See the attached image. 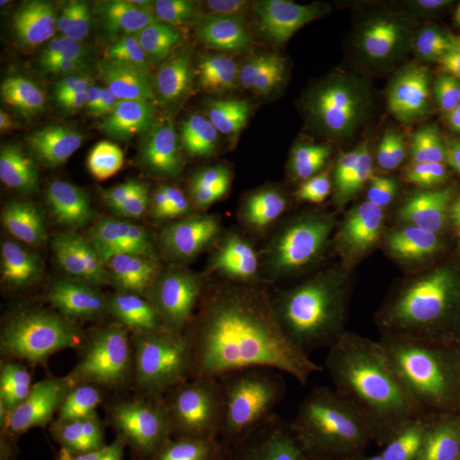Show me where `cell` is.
<instances>
[{
	"label": "cell",
	"mask_w": 460,
	"mask_h": 460,
	"mask_svg": "<svg viewBox=\"0 0 460 460\" xmlns=\"http://www.w3.org/2000/svg\"><path fill=\"white\" fill-rule=\"evenodd\" d=\"M292 8V3L283 0H237L230 5L234 26L257 39L275 35L287 27Z\"/></svg>",
	"instance_id": "obj_32"
},
{
	"label": "cell",
	"mask_w": 460,
	"mask_h": 460,
	"mask_svg": "<svg viewBox=\"0 0 460 460\" xmlns=\"http://www.w3.org/2000/svg\"><path fill=\"white\" fill-rule=\"evenodd\" d=\"M230 172V157L223 151L181 150L148 190L168 208L192 210L226 192Z\"/></svg>",
	"instance_id": "obj_10"
},
{
	"label": "cell",
	"mask_w": 460,
	"mask_h": 460,
	"mask_svg": "<svg viewBox=\"0 0 460 460\" xmlns=\"http://www.w3.org/2000/svg\"><path fill=\"white\" fill-rule=\"evenodd\" d=\"M154 41L163 57L201 53L235 31L226 9L214 11L199 2L154 3L145 12Z\"/></svg>",
	"instance_id": "obj_9"
},
{
	"label": "cell",
	"mask_w": 460,
	"mask_h": 460,
	"mask_svg": "<svg viewBox=\"0 0 460 460\" xmlns=\"http://www.w3.org/2000/svg\"><path fill=\"white\" fill-rule=\"evenodd\" d=\"M148 117L178 150L233 148L226 111L204 100L157 90L147 98Z\"/></svg>",
	"instance_id": "obj_8"
},
{
	"label": "cell",
	"mask_w": 460,
	"mask_h": 460,
	"mask_svg": "<svg viewBox=\"0 0 460 460\" xmlns=\"http://www.w3.org/2000/svg\"><path fill=\"white\" fill-rule=\"evenodd\" d=\"M271 199L275 222L286 234H314L325 223L329 199L304 172H287L272 187Z\"/></svg>",
	"instance_id": "obj_23"
},
{
	"label": "cell",
	"mask_w": 460,
	"mask_h": 460,
	"mask_svg": "<svg viewBox=\"0 0 460 460\" xmlns=\"http://www.w3.org/2000/svg\"><path fill=\"white\" fill-rule=\"evenodd\" d=\"M178 148L168 140L162 131L151 132V147L141 172V175L163 174L168 171L172 160L177 155Z\"/></svg>",
	"instance_id": "obj_45"
},
{
	"label": "cell",
	"mask_w": 460,
	"mask_h": 460,
	"mask_svg": "<svg viewBox=\"0 0 460 460\" xmlns=\"http://www.w3.org/2000/svg\"><path fill=\"white\" fill-rule=\"evenodd\" d=\"M160 86V90L204 100L226 111L222 84L211 68L205 51L181 57L162 75Z\"/></svg>",
	"instance_id": "obj_31"
},
{
	"label": "cell",
	"mask_w": 460,
	"mask_h": 460,
	"mask_svg": "<svg viewBox=\"0 0 460 460\" xmlns=\"http://www.w3.org/2000/svg\"><path fill=\"white\" fill-rule=\"evenodd\" d=\"M429 95L413 81H393L372 91L359 104L358 124L383 140L402 142L428 119Z\"/></svg>",
	"instance_id": "obj_18"
},
{
	"label": "cell",
	"mask_w": 460,
	"mask_h": 460,
	"mask_svg": "<svg viewBox=\"0 0 460 460\" xmlns=\"http://www.w3.org/2000/svg\"><path fill=\"white\" fill-rule=\"evenodd\" d=\"M253 311H255V304L252 296L241 280L230 293L228 325L239 330L252 329Z\"/></svg>",
	"instance_id": "obj_46"
},
{
	"label": "cell",
	"mask_w": 460,
	"mask_h": 460,
	"mask_svg": "<svg viewBox=\"0 0 460 460\" xmlns=\"http://www.w3.org/2000/svg\"><path fill=\"white\" fill-rule=\"evenodd\" d=\"M302 447L301 425L292 414L257 405L233 425L224 450L233 460H295Z\"/></svg>",
	"instance_id": "obj_13"
},
{
	"label": "cell",
	"mask_w": 460,
	"mask_h": 460,
	"mask_svg": "<svg viewBox=\"0 0 460 460\" xmlns=\"http://www.w3.org/2000/svg\"><path fill=\"white\" fill-rule=\"evenodd\" d=\"M211 68L228 93L247 89L269 65L271 51L260 39L247 33H230L205 51Z\"/></svg>",
	"instance_id": "obj_28"
},
{
	"label": "cell",
	"mask_w": 460,
	"mask_h": 460,
	"mask_svg": "<svg viewBox=\"0 0 460 460\" xmlns=\"http://www.w3.org/2000/svg\"><path fill=\"white\" fill-rule=\"evenodd\" d=\"M26 62L53 71L75 59L86 44L83 9L71 2L38 3L23 18L18 33Z\"/></svg>",
	"instance_id": "obj_7"
},
{
	"label": "cell",
	"mask_w": 460,
	"mask_h": 460,
	"mask_svg": "<svg viewBox=\"0 0 460 460\" xmlns=\"http://www.w3.org/2000/svg\"><path fill=\"white\" fill-rule=\"evenodd\" d=\"M131 155H129V164L133 171L140 172L142 166L146 162L148 151L151 147V132L140 127L131 137Z\"/></svg>",
	"instance_id": "obj_49"
},
{
	"label": "cell",
	"mask_w": 460,
	"mask_h": 460,
	"mask_svg": "<svg viewBox=\"0 0 460 460\" xmlns=\"http://www.w3.org/2000/svg\"><path fill=\"white\" fill-rule=\"evenodd\" d=\"M83 460H162V453L137 428L113 420H87L72 438Z\"/></svg>",
	"instance_id": "obj_25"
},
{
	"label": "cell",
	"mask_w": 460,
	"mask_h": 460,
	"mask_svg": "<svg viewBox=\"0 0 460 460\" xmlns=\"http://www.w3.org/2000/svg\"><path fill=\"white\" fill-rule=\"evenodd\" d=\"M140 128L132 114L104 113L93 118L83 131L84 148L131 138Z\"/></svg>",
	"instance_id": "obj_36"
},
{
	"label": "cell",
	"mask_w": 460,
	"mask_h": 460,
	"mask_svg": "<svg viewBox=\"0 0 460 460\" xmlns=\"http://www.w3.org/2000/svg\"><path fill=\"white\" fill-rule=\"evenodd\" d=\"M345 269L311 283L287 284L290 301L299 311H310L332 298L343 286Z\"/></svg>",
	"instance_id": "obj_39"
},
{
	"label": "cell",
	"mask_w": 460,
	"mask_h": 460,
	"mask_svg": "<svg viewBox=\"0 0 460 460\" xmlns=\"http://www.w3.org/2000/svg\"><path fill=\"white\" fill-rule=\"evenodd\" d=\"M78 375L84 394L109 420L137 429L162 423L164 408L135 358L111 349L87 350L78 362Z\"/></svg>",
	"instance_id": "obj_1"
},
{
	"label": "cell",
	"mask_w": 460,
	"mask_h": 460,
	"mask_svg": "<svg viewBox=\"0 0 460 460\" xmlns=\"http://www.w3.org/2000/svg\"><path fill=\"white\" fill-rule=\"evenodd\" d=\"M328 348L329 335L323 326L301 323L253 339L244 349L243 361L259 385L283 389L304 376Z\"/></svg>",
	"instance_id": "obj_2"
},
{
	"label": "cell",
	"mask_w": 460,
	"mask_h": 460,
	"mask_svg": "<svg viewBox=\"0 0 460 460\" xmlns=\"http://www.w3.org/2000/svg\"><path fill=\"white\" fill-rule=\"evenodd\" d=\"M214 246L222 255L244 265L263 266L274 247L268 205L252 181L238 183L226 193L211 228Z\"/></svg>",
	"instance_id": "obj_4"
},
{
	"label": "cell",
	"mask_w": 460,
	"mask_h": 460,
	"mask_svg": "<svg viewBox=\"0 0 460 460\" xmlns=\"http://www.w3.org/2000/svg\"><path fill=\"white\" fill-rule=\"evenodd\" d=\"M160 396L174 429L198 440L211 441L223 434L235 407L230 387L206 381H175Z\"/></svg>",
	"instance_id": "obj_12"
},
{
	"label": "cell",
	"mask_w": 460,
	"mask_h": 460,
	"mask_svg": "<svg viewBox=\"0 0 460 460\" xmlns=\"http://www.w3.org/2000/svg\"><path fill=\"white\" fill-rule=\"evenodd\" d=\"M429 310L428 296L420 288L411 284L389 287L370 302L368 329L380 341L394 343L420 326Z\"/></svg>",
	"instance_id": "obj_27"
},
{
	"label": "cell",
	"mask_w": 460,
	"mask_h": 460,
	"mask_svg": "<svg viewBox=\"0 0 460 460\" xmlns=\"http://www.w3.org/2000/svg\"><path fill=\"white\" fill-rule=\"evenodd\" d=\"M21 190L20 180L11 169L0 166V195L3 199L11 198Z\"/></svg>",
	"instance_id": "obj_50"
},
{
	"label": "cell",
	"mask_w": 460,
	"mask_h": 460,
	"mask_svg": "<svg viewBox=\"0 0 460 460\" xmlns=\"http://www.w3.org/2000/svg\"><path fill=\"white\" fill-rule=\"evenodd\" d=\"M313 180L326 198L357 201L370 187L376 157L358 148L321 151L313 159Z\"/></svg>",
	"instance_id": "obj_26"
},
{
	"label": "cell",
	"mask_w": 460,
	"mask_h": 460,
	"mask_svg": "<svg viewBox=\"0 0 460 460\" xmlns=\"http://www.w3.org/2000/svg\"><path fill=\"white\" fill-rule=\"evenodd\" d=\"M162 460H233L226 450H219L210 441L183 438L172 441L162 452Z\"/></svg>",
	"instance_id": "obj_42"
},
{
	"label": "cell",
	"mask_w": 460,
	"mask_h": 460,
	"mask_svg": "<svg viewBox=\"0 0 460 460\" xmlns=\"http://www.w3.org/2000/svg\"><path fill=\"white\" fill-rule=\"evenodd\" d=\"M242 281L247 287L255 304L252 329L278 323L286 316V305L270 284L255 278H246Z\"/></svg>",
	"instance_id": "obj_40"
},
{
	"label": "cell",
	"mask_w": 460,
	"mask_h": 460,
	"mask_svg": "<svg viewBox=\"0 0 460 460\" xmlns=\"http://www.w3.org/2000/svg\"><path fill=\"white\" fill-rule=\"evenodd\" d=\"M63 102L69 107L80 111H102L126 104L128 102V95L120 91L89 90L66 96Z\"/></svg>",
	"instance_id": "obj_44"
},
{
	"label": "cell",
	"mask_w": 460,
	"mask_h": 460,
	"mask_svg": "<svg viewBox=\"0 0 460 460\" xmlns=\"http://www.w3.org/2000/svg\"><path fill=\"white\" fill-rule=\"evenodd\" d=\"M210 277V272L195 270L157 286L154 290L157 305L172 317L175 316Z\"/></svg>",
	"instance_id": "obj_38"
},
{
	"label": "cell",
	"mask_w": 460,
	"mask_h": 460,
	"mask_svg": "<svg viewBox=\"0 0 460 460\" xmlns=\"http://www.w3.org/2000/svg\"><path fill=\"white\" fill-rule=\"evenodd\" d=\"M288 107L283 84L270 83L242 100L233 118V133L246 156L265 155L283 140Z\"/></svg>",
	"instance_id": "obj_20"
},
{
	"label": "cell",
	"mask_w": 460,
	"mask_h": 460,
	"mask_svg": "<svg viewBox=\"0 0 460 460\" xmlns=\"http://www.w3.org/2000/svg\"><path fill=\"white\" fill-rule=\"evenodd\" d=\"M226 304L222 281L211 274L204 286L190 296L183 308L172 319L189 328H208L213 325Z\"/></svg>",
	"instance_id": "obj_33"
},
{
	"label": "cell",
	"mask_w": 460,
	"mask_h": 460,
	"mask_svg": "<svg viewBox=\"0 0 460 460\" xmlns=\"http://www.w3.org/2000/svg\"><path fill=\"white\" fill-rule=\"evenodd\" d=\"M410 460H460V423L408 450Z\"/></svg>",
	"instance_id": "obj_41"
},
{
	"label": "cell",
	"mask_w": 460,
	"mask_h": 460,
	"mask_svg": "<svg viewBox=\"0 0 460 460\" xmlns=\"http://www.w3.org/2000/svg\"><path fill=\"white\" fill-rule=\"evenodd\" d=\"M186 247V229L177 217L162 211L145 215L131 237V252L147 271L164 268Z\"/></svg>",
	"instance_id": "obj_29"
},
{
	"label": "cell",
	"mask_w": 460,
	"mask_h": 460,
	"mask_svg": "<svg viewBox=\"0 0 460 460\" xmlns=\"http://www.w3.org/2000/svg\"><path fill=\"white\" fill-rule=\"evenodd\" d=\"M136 21L132 8L126 3L113 2V17L107 36L95 54L122 63L131 56L135 48Z\"/></svg>",
	"instance_id": "obj_34"
},
{
	"label": "cell",
	"mask_w": 460,
	"mask_h": 460,
	"mask_svg": "<svg viewBox=\"0 0 460 460\" xmlns=\"http://www.w3.org/2000/svg\"><path fill=\"white\" fill-rule=\"evenodd\" d=\"M405 395L413 407L434 410L460 399V323L441 332L408 371Z\"/></svg>",
	"instance_id": "obj_16"
},
{
	"label": "cell",
	"mask_w": 460,
	"mask_h": 460,
	"mask_svg": "<svg viewBox=\"0 0 460 460\" xmlns=\"http://www.w3.org/2000/svg\"><path fill=\"white\" fill-rule=\"evenodd\" d=\"M113 17V2L105 3L95 12L86 29V44L91 50L98 51L104 41Z\"/></svg>",
	"instance_id": "obj_48"
},
{
	"label": "cell",
	"mask_w": 460,
	"mask_h": 460,
	"mask_svg": "<svg viewBox=\"0 0 460 460\" xmlns=\"http://www.w3.org/2000/svg\"><path fill=\"white\" fill-rule=\"evenodd\" d=\"M5 153L38 172L62 168L68 146L56 126L35 114H17L3 123L0 129Z\"/></svg>",
	"instance_id": "obj_22"
},
{
	"label": "cell",
	"mask_w": 460,
	"mask_h": 460,
	"mask_svg": "<svg viewBox=\"0 0 460 460\" xmlns=\"http://www.w3.org/2000/svg\"><path fill=\"white\" fill-rule=\"evenodd\" d=\"M131 138L126 140L108 142V144L95 145L84 148L87 156L102 168L122 164L131 155Z\"/></svg>",
	"instance_id": "obj_47"
},
{
	"label": "cell",
	"mask_w": 460,
	"mask_h": 460,
	"mask_svg": "<svg viewBox=\"0 0 460 460\" xmlns=\"http://www.w3.org/2000/svg\"><path fill=\"white\" fill-rule=\"evenodd\" d=\"M374 3L366 0H313L308 9L316 23L359 25L370 17Z\"/></svg>",
	"instance_id": "obj_37"
},
{
	"label": "cell",
	"mask_w": 460,
	"mask_h": 460,
	"mask_svg": "<svg viewBox=\"0 0 460 460\" xmlns=\"http://www.w3.org/2000/svg\"><path fill=\"white\" fill-rule=\"evenodd\" d=\"M445 296L452 301L460 302V270L447 283L444 290Z\"/></svg>",
	"instance_id": "obj_51"
},
{
	"label": "cell",
	"mask_w": 460,
	"mask_h": 460,
	"mask_svg": "<svg viewBox=\"0 0 460 460\" xmlns=\"http://www.w3.org/2000/svg\"><path fill=\"white\" fill-rule=\"evenodd\" d=\"M2 329L16 352L48 370H59L71 357L65 323L50 305L17 302L3 317Z\"/></svg>",
	"instance_id": "obj_14"
},
{
	"label": "cell",
	"mask_w": 460,
	"mask_h": 460,
	"mask_svg": "<svg viewBox=\"0 0 460 460\" xmlns=\"http://www.w3.org/2000/svg\"><path fill=\"white\" fill-rule=\"evenodd\" d=\"M0 4H2V8H5L9 7V4H13V2H4V0H3V2L0 3Z\"/></svg>",
	"instance_id": "obj_52"
},
{
	"label": "cell",
	"mask_w": 460,
	"mask_h": 460,
	"mask_svg": "<svg viewBox=\"0 0 460 460\" xmlns=\"http://www.w3.org/2000/svg\"><path fill=\"white\" fill-rule=\"evenodd\" d=\"M75 323L84 334L107 343L127 341L140 326L131 290L102 272L84 270L69 288Z\"/></svg>",
	"instance_id": "obj_6"
},
{
	"label": "cell",
	"mask_w": 460,
	"mask_h": 460,
	"mask_svg": "<svg viewBox=\"0 0 460 460\" xmlns=\"http://www.w3.org/2000/svg\"><path fill=\"white\" fill-rule=\"evenodd\" d=\"M135 361L146 375L157 395L162 394L165 387L181 380L180 329L150 330L136 348Z\"/></svg>",
	"instance_id": "obj_30"
},
{
	"label": "cell",
	"mask_w": 460,
	"mask_h": 460,
	"mask_svg": "<svg viewBox=\"0 0 460 460\" xmlns=\"http://www.w3.org/2000/svg\"><path fill=\"white\" fill-rule=\"evenodd\" d=\"M345 269L344 257L334 248L311 251L290 263L287 284L311 283Z\"/></svg>",
	"instance_id": "obj_35"
},
{
	"label": "cell",
	"mask_w": 460,
	"mask_h": 460,
	"mask_svg": "<svg viewBox=\"0 0 460 460\" xmlns=\"http://www.w3.org/2000/svg\"><path fill=\"white\" fill-rule=\"evenodd\" d=\"M393 49L413 66L428 65L460 36V8L429 0H396L381 7Z\"/></svg>",
	"instance_id": "obj_3"
},
{
	"label": "cell",
	"mask_w": 460,
	"mask_h": 460,
	"mask_svg": "<svg viewBox=\"0 0 460 460\" xmlns=\"http://www.w3.org/2000/svg\"><path fill=\"white\" fill-rule=\"evenodd\" d=\"M296 54L311 71L337 77H365L378 66L361 25L314 23L296 42Z\"/></svg>",
	"instance_id": "obj_11"
},
{
	"label": "cell",
	"mask_w": 460,
	"mask_h": 460,
	"mask_svg": "<svg viewBox=\"0 0 460 460\" xmlns=\"http://www.w3.org/2000/svg\"><path fill=\"white\" fill-rule=\"evenodd\" d=\"M357 96L343 84H307L296 98L302 131L314 140L334 141L353 133L358 122Z\"/></svg>",
	"instance_id": "obj_21"
},
{
	"label": "cell",
	"mask_w": 460,
	"mask_h": 460,
	"mask_svg": "<svg viewBox=\"0 0 460 460\" xmlns=\"http://www.w3.org/2000/svg\"><path fill=\"white\" fill-rule=\"evenodd\" d=\"M319 402L358 420H376L387 404L385 380L367 359L350 353L337 363L321 387Z\"/></svg>",
	"instance_id": "obj_19"
},
{
	"label": "cell",
	"mask_w": 460,
	"mask_h": 460,
	"mask_svg": "<svg viewBox=\"0 0 460 460\" xmlns=\"http://www.w3.org/2000/svg\"><path fill=\"white\" fill-rule=\"evenodd\" d=\"M301 460H410V454L395 435L335 428L305 444Z\"/></svg>",
	"instance_id": "obj_24"
},
{
	"label": "cell",
	"mask_w": 460,
	"mask_h": 460,
	"mask_svg": "<svg viewBox=\"0 0 460 460\" xmlns=\"http://www.w3.org/2000/svg\"><path fill=\"white\" fill-rule=\"evenodd\" d=\"M0 269L14 283L49 290L58 283L56 247L29 217H4L0 224Z\"/></svg>",
	"instance_id": "obj_17"
},
{
	"label": "cell",
	"mask_w": 460,
	"mask_h": 460,
	"mask_svg": "<svg viewBox=\"0 0 460 460\" xmlns=\"http://www.w3.org/2000/svg\"><path fill=\"white\" fill-rule=\"evenodd\" d=\"M59 386L25 363L8 361L2 367V416L18 432L49 428L62 413Z\"/></svg>",
	"instance_id": "obj_15"
},
{
	"label": "cell",
	"mask_w": 460,
	"mask_h": 460,
	"mask_svg": "<svg viewBox=\"0 0 460 460\" xmlns=\"http://www.w3.org/2000/svg\"><path fill=\"white\" fill-rule=\"evenodd\" d=\"M126 208L113 193L78 187L48 199L40 214L58 242L81 252L96 246L122 220Z\"/></svg>",
	"instance_id": "obj_5"
},
{
	"label": "cell",
	"mask_w": 460,
	"mask_h": 460,
	"mask_svg": "<svg viewBox=\"0 0 460 460\" xmlns=\"http://www.w3.org/2000/svg\"><path fill=\"white\" fill-rule=\"evenodd\" d=\"M436 252L445 268L460 270V217H447L438 224Z\"/></svg>",
	"instance_id": "obj_43"
}]
</instances>
